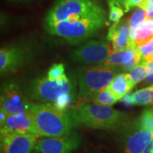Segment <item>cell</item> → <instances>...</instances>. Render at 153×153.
Here are the masks:
<instances>
[{"instance_id":"cell-1","label":"cell","mask_w":153,"mask_h":153,"mask_svg":"<svg viewBox=\"0 0 153 153\" xmlns=\"http://www.w3.org/2000/svg\"><path fill=\"white\" fill-rule=\"evenodd\" d=\"M106 23V12L73 17L45 26L48 33L60 36L72 45H77L92 36Z\"/></svg>"},{"instance_id":"cell-2","label":"cell","mask_w":153,"mask_h":153,"mask_svg":"<svg viewBox=\"0 0 153 153\" xmlns=\"http://www.w3.org/2000/svg\"><path fill=\"white\" fill-rule=\"evenodd\" d=\"M32 114L40 137H58L71 133L78 123L74 110L60 111L53 104H34Z\"/></svg>"},{"instance_id":"cell-3","label":"cell","mask_w":153,"mask_h":153,"mask_svg":"<svg viewBox=\"0 0 153 153\" xmlns=\"http://www.w3.org/2000/svg\"><path fill=\"white\" fill-rule=\"evenodd\" d=\"M73 110L78 123L94 129H121L130 122L127 114L111 106L81 103Z\"/></svg>"},{"instance_id":"cell-4","label":"cell","mask_w":153,"mask_h":153,"mask_svg":"<svg viewBox=\"0 0 153 153\" xmlns=\"http://www.w3.org/2000/svg\"><path fill=\"white\" fill-rule=\"evenodd\" d=\"M76 82L74 78L67 77L59 80H51L41 76L25 84V94L33 100L41 104H53L64 94H75Z\"/></svg>"},{"instance_id":"cell-5","label":"cell","mask_w":153,"mask_h":153,"mask_svg":"<svg viewBox=\"0 0 153 153\" xmlns=\"http://www.w3.org/2000/svg\"><path fill=\"white\" fill-rule=\"evenodd\" d=\"M121 73L117 68L97 66L83 67L77 70V82L79 98L89 97L106 89L116 75Z\"/></svg>"},{"instance_id":"cell-6","label":"cell","mask_w":153,"mask_h":153,"mask_svg":"<svg viewBox=\"0 0 153 153\" xmlns=\"http://www.w3.org/2000/svg\"><path fill=\"white\" fill-rule=\"evenodd\" d=\"M104 11L97 0H56L45 18V26Z\"/></svg>"},{"instance_id":"cell-7","label":"cell","mask_w":153,"mask_h":153,"mask_svg":"<svg viewBox=\"0 0 153 153\" xmlns=\"http://www.w3.org/2000/svg\"><path fill=\"white\" fill-rule=\"evenodd\" d=\"M31 42L20 41L10 44L0 51V72L1 76L9 75L31 62L36 48Z\"/></svg>"},{"instance_id":"cell-8","label":"cell","mask_w":153,"mask_h":153,"mask_svg":"<svg viewBox=\"0 0 153 153\" xmlns=\"http://www.w3.org/2000/svg\"><path fill=\"white\" fill-rule=\"evenodd\" d=\"M34 104L14 80H7L2 84L0 110L4 111L8 116L30 111Z\"/></svg>"},{"instance_id":"cell-9","label":"cell","mask_w":153,"mask_h":153,"mask_svg":"<svg viewBox=\"0 0 153 153\" xmlns=\"http://www.w3.org/2000/svg\"><path fill=\"white\" fill-rule=\"evenodd\" d=\"M116 51L111 44L104 40L90 41L72 51L70 57L72 62L84 65L103 64Z\"/></svg>"},{"instance_id":"cell-10","label":"cell","mask_w":153,"mask_h":153,"mask_svg":"<svg viewBox=\"0 0 153 153\" xmlns=\"http://www.w3.org/2000/svg\"><path fill=\"white\" fill-rule=\"evenodd\" d=\"M121 142L124 153H143L153 140V132L141 127L135 121L122 128Z\"/></svg>"},{"instance_id":"cell-11","label":"cell","mask_w":153,"mask_h":153,"mask_svg":"<svg viewBox=\"0 0 153 153\" xmlns=\"http://www.w3.org/2000/svg\"><path fill=\"white\" fill-rule=\"evenodd\" d=\"M82 139L75 132L58 137L38 139L33 153H71L79 147Z\"/></svg>"},{"instance_id":"cell-12","label":"cell","mask_w":153,"mask_h":153,"mask_svg":"<svg viewBox=\"0 0 153 153\" xmlns=\"http://www.w3.org/2000/svg\"><path fill=\"white\" fill-rule=\"evenodd\" d=\"M39 135L34 133H1V153H31Z\"/></svg>"},{"instance_id":"cell-13","label":"cell","mask_w":153,"mask_h":153,"mask_svg":"<svg viewBox=\"0 0 153 153\" xmlns=\"http://www.w3.org/2000/svg\"><path fill=\"white\" fill-rule=\"evenodd\" d=\"M1 124V133H30L38 135L31 111L9 115Z\"/></svg>"},{"instance_id":"cell-14","label":"cell","mask_w":153,"mask_h":153,"mask_svg":"<svg viewBox=\"0 0 153 153\" xmlns=\"http://www.w3.org/2000/svg\"><path fill=\"white\" fill-rule=\"evenodd\" d=\"M130 28L129 22L126 19L114 23L110 27L107 39L116 51L137 47L130 38Z\"/></svg>"},{"instance_id":"cell-15","label":"cell","mask_w":153,"mask_h":153,"mask_svg":"<svg viewBox=\"0 0 153 153\" xmlns=\"http://www.w3.org/2000/svg\"><path fill=\"white\" fill-rule=\"evenodd\" d=\"M130 38L136 46L143 45L153 38V18L141 22L130 28Z\"/></svg>"},{"instance_id":"cell-16","label":"cell","mask_w":153,"mask_h":153,"mask_svg":"<svg viewBox=\"0 0 153 153\" xmlns=\"http://www.w3.org/2000/svg\"><path fill=\"white\" fill-rule=\"evenodd\" d=\"M139 55L137 47L114 51L111 55L103 63L104 66L118 68L126 63L130 62Z\"/></svg>"},{"instance_id":"cell-17","label":"cell","mask_w":153,"mask_h":153,"mask_svg":"<svg viewBox=\"0 0 153 153\" xmlns=\"http://www.w3.org/2000/svg\"><path fill=\"white\" fill-rule=\"evenodd\" d=\"M135 87L130 79L128 72H121L116 75L108 89L120 100L126 94L129 93Z\"/></svg>"},{"instance_id":"cell-18","label":"cell","mask_w":153,"mask_h":153,"mask_svg":"<svg viewBox=\"0 0 153 153\" xmlns=\"http://www.w3.org/2000/svg\"><path fill=\"white\" fill-rule=\"evenodd\" d=\"M88 98L90 99V101L92 102V104L106 106H111L119 101V99L108 88Z\"/></svg>"},{"instance_id":"cell-19","label":"cell","mask_w":153,"mask_h":153,"mask_svg":"<svg viewBox=\"0 0 153 153\" xmlns=\"http://www.w3.org/2000/svg\"><path fill=\"white\" fill-rule=\"evenodd\" d=\"M134 105L153 104V85L132 94Z\"/></svg>"},{"instance_id":"cell-20","label":"cell","mask_w":153,"mask_h":153,"mask_svg":"<svg viewBox=\"0 0 153 153\" xmlns=\"http://www.w3.org/2000/svg\"><path fill=\"white\" fill-rule=\"evenodd\" d=\"M128 73L133 85H136L139 82L143 81L148 76L146 63L140 62Z\"/></svg>"},{"instance_id":"cell-21","label":"cell","mask_w":153,"mask_h":153,"mask_svg":"<svg viewBox=\"0 0 153 153\" xmlns=\"http://www.w3.org/2000/svg\"><path fill=\"white\" fill-rule=\"evenodd\" d=\"M137 49L140 56V62L146 63L153 61V38L137 46Z\"/></svg>"},{"instance_id":"cell-22","label":"cell","mask_w":153,"mask_h":153,"mask_svg":"<svg viewBox=\"0 0 153 153\" xmlns=\"http://www.w3.org/2000/svg\"><path fill=\"white\" fill-rule=\"evenodd\" d=\"M136 121L141 127L153 132V107L143 111Z\"/></svg>"},{"instance_id":"cell-23","label":"cell","mask_w":153,"mask_h":153,"mask_svg":"<svg viewBox=\"0 0 153 153\" xmlns=\"http://www.w3.org/2000/svg\"><path fill=\"white\" fill-rule=\"evenodd\" d=\"M74 96H75V94H64L60 96L53 103V105L57 109L60 111H67V108L73 101Z\"/></svg>"},{"instance_id":"cell-24","label":"cell","mask_w":153,"mask_h":153,"mask_svg":"<svg viewBox=\"0 0 153 153\" xmlns=\"http://www.w3.org/2000/svg\"><path fill=\"white\" fill-rule=\"evenodd\" d=\"M47 77L51 80H59L67 77L64 65L62 63L53 65L48 72Z\"/></svg>"},{"instance_id":"cell-25","label":"cell","mask_w":153,"mask_h":153,"mask_svg":"<svg viewBox=\"0 0 153 153\" xmlns=\"http://www.w3.org/2000/svg\"><path fill=\"white\" fill-rule=\"evenodd\" d=\"M148 19V16H147V13L144 9L139 8L137 9L136 10L133 12V14L131 15L128 19V22L130 25V28H134L137 26L141 22H144V21L147 20Z\"/></svg>"},{"instance_id":"cell-26","label":"cell","mask_w":153,"mask_h":153,"mask_svg":"<svg viewBox=\"0 0 153 153\" xmlns=\"http://www.w3.org/2000/svg\"><path fill=\"white\" fill-rule=\"evenodd\" d=\"M110 12H109V20L112 22H119L121 17L123 16L124 11L123 9L120 8L114 1L109 3Z\"/></svg>"},{"instance_id":"cell-27","label":"cell","mask_w":153,"mask_h":153,"mask_svg":"<svg viewBox=\"0 0 153 153\" xmlns=\"http://www.w3.org/2000/svg\"><path fill=\"white\" fill-rule=\"evenodd\" d=\"M144 0H114V2L126 13L135 7H139Z\"/></svg>"},{"instance_id":"cell-28","label":"cell","mask_w":153,"mask_h":153,"mask_svg":"<svg viewBox=\"0 0 153 153\" xmlns=\"http://www.w3.org/2000/svg\"><path fill=\"white\" fill-rule=\"evenodd\" d=\"M122 102L124 104L126 105L127 106H133L134 103L133 100V97H132V94L128 93L127 94H126L121 99Z\"/></svg>"},{"instance_id":"cell-29","label":"cell","mask_w":153,"mask_h":153,"mask_svg":"<svg viewBox=\"0 0 153 153\" xmlns=\"http://www.w3.org/2000/svg\"><path fill=\"white\" fill-rule=\"evenodd\" d=\"M143 153H153V140L149 143Z\"/></svg>"},{"instance_id":"cell-30","label":"cell","mask_w":153,"mask_h":153,"mask_svg":"<svg viewBox=\"0 0 153 153\" xmlns=\"http://www.w3.org/2000/svg\"><path fill=\"white\" fill-rule=\"evenodd\" d=\"M147 70H148V74H153V61L146 62Z\"/></svg>"},{"instance_id":"cell-31","label":"cell","mask_w":153,"mask_h":153,"mask_svg":"<svg viewBox=\"0 0 153 153\" xmlns=\"http://www.w3.org/2000/svg\"><path fill=\"white\" fill-rule=\"evenodd\" d=\"M31 0H7V2L11 4H20V3H26L30 1Z\"/></svg>"},{"instance_id":"cell-32","label":"cell","mask_w":153,"mask_h":153,"mask_svg":"<svg viewBox=\"0 0 153 153\" xmlns=\"http://www.w3.org/2000/svg\"><path fill=\"white\" fill-rule=\"evenodd\" d=\"M107 1H108V4H109V3H111V1H114V0H107Z\"/></svg>"},{"instance_id":"cell-33","label":"cell","mask_w":153,"mask_h":153,"mask_svg":"<svg viewBox=\"0 0 153 153\" xmlns=\"http://www.w3.org/2000/svg\"><path fill=\"white\" fill-rule=\"evenodd\" d=\"M149 1H152V2H153V0H149Z\"/></svg>"},{"instance_id":"cell-34","label":"cell","mask_w":153,"mask_h":153,"mask_svg":"<svg viewBox=\"0 0 153 153\" xmlns=\"http://www.w3.org/2000/svg\"><path fill=\"white\" fill-rule=\"evenodd\" d=\"M152 107H153V106H152Z\"/></svg>"}]
</instances>
